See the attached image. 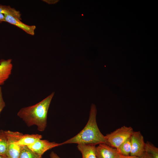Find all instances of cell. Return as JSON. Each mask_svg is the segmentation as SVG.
<instances>
[{
  "label": "cell",
  "mask_w": 158,
  "mask_h": 158,
  "mask_svg": "<svg viewBox=\"0 0 158 158\" xmlns=\"http://www.w3.org/2000/svg\"><path fill=\"white\" fill-rule=\"evenodd\" d=\"M54 92L38 103L32 105L21 108L17 116L25 122L27 126L35 125L39 131H43L47 125L48 109Z\"/></svg>",
  "instance_id": "6da1fadb"
},
{
  "label": "cell",
  "mask_w": 158,
  "mask_h": 158,
  "mask_svg": "<svg viewBox=\"0 0 158 158\" xmlns=\"http://www.w3.org/2000/svg\"><path fill=\"white\" fill-rule=\"evenodd\" d=\"M97 110L95 105L91 106L88 122L83 129L77 135L61 143V145L76 143L95 146L101 143H106L105 136L99 130L96 119Z\"/></svg>",
  "instance_id": "7a4b0ae2"
},
{
  "label": "cell",
  "mask_w": 158,
  "mask_h": 158,
  "mask_svg": "<svg viewBox=\"0 0 158 158\" xmlns=\"http://www.w3.org/2000/svg\"><path fill=\"white\" fill-rule=\"evenodd\" d=\"M133 132V128L130 126H122L105 136L106 144L117 148L130 138Z\"/></svg>",
  "instance_id": "3957f363"
},
{
  "label": "cell",
  "mask_w": 158,
  "mask_h": 158,
  "mask_svg": "<svg viewBox=\"0 0 158 158\" xmlns=\"http://www.w3.org/2000/svg\"><path fill=\"white\" fill-rule=\"evenodd\" d=\"M5 131L7 138L6 158H18L21 146L17 142L23 134L18 131L10 130Z\"/></svg>",
  "instance_id": "277c9868"
},
{
  "label": "cell",
  "mask_w": 158,
  "mask_h": 158,
  "mask_svg": "<svg viewBox=\"0 0 158 158\" xmlns=\"http://www.w3.org/2000/svg\"><path fill=\"white\" fill-rule=\"evenodd\" d=\"M131 150L130 155L140 157L145 152V142L140 131H134L130 137Z\"/></svg>",
  "instance_id": "5b68a950"
},
{
  "label": "cell",
  "mask_w": 158,
  "mask_h": 158,
  "mask_svg": "<svg viewBox=\"0 0 158 158\" xmlns=\"http://www.w3.org/2000/svg\"><path fill=\"white\" fill-rule=\"evenodd\" d=\"M61 145V143L50 142L47 140L40 139L27 147L36 154L42 156L47 150Z\"/></svg>",
  "instance_id": "8992f818"
},
{
  "label": "cell",
  "mask_w": 158,
  "mask_h": 158,
  "mask_svg": "<svg viewBox=\"0 0 158 158\" xmlns=\"http://www.w3.org/2000/svg\"><path fill=\"white\" fill-rule=\"evenodd\" d=\"M95 153L97 158H119L120 154L116 148L106 143H101L96 147Z\"/></svg>",
  "instance_id": "52a82bcc"
},
{
  "label": "cell",
  "mask_w": 158,
  "mask_h": 158,
  "mask_svg": "<svg viewBox=\"0 0 158 158\" xmlns=\"http://www.w3.org/2000/svg\"><path fill=\"white\" fill-rule=\"evenodd\" d=\"M13 67L11 59L0 60V86L3 85L9 78Z\"/></svg>",
  "instance_id": "ba28073f"
},
{
  "label": "cell",
  "mask_w": 158,
  "mask_h": 158,
  "mask_svg": "<svg viewBox=\"0 0 158 158\" xmlns=\"http://www.w3.org/2000/svg\"><path fill=\"white\" fill-rule=\"evenodd\" d=\"M5 21L17 26L26 33L31 35H34L36 27L35 25H29L22 22L20 20L10 15H4Z\"/></svg>",
  "instance_id": "9c48e42d"
},
{
  "label": "cell",
  "mask_w": 158,
  "mask_h": 158,
  "mask_svg": "<svg viewBox=\"0 0 158 158\" xmlns=\"http://www.w3.org/2000/svg\"><path fill=\"white\" fill-rule=\"evenodd\" d=\"M42 138V135L39 134H23L17 141V143L20 146H28L33 144Z\"/></svg>",
  "instance_id": "30bf717a"
},
{
  "label": "cell",
  "mask_w": 158,
  "mask_h": 158,
  "mask_svg": "<svg viewBox=\"0 0 158 158\" xmlns=\"http://www.w3.org/2000/svg\"><path fill=\"white\" fill-rule=\"evenodd\" d=\"M77 147L82 154V158H97L95 146L78 144Z\"/></svg>",
  "instance_id": "8fae6325"
},
{
  "label": "cell",
  "mask_w": 158,
  "mask_h": 158,
  "mask_svg": "<svg viewBox=\"0 0 158 158\" xmlns=\"http://www.w3.org/2000/svg\"><path fill=\"white\" fill-rule=\"evenodd\" d=\"M0 13L11 16L21 20V14L20 12L9 6L0 5Z\"/></svg>",
  "instance_id": "7c38bea8"
},
{
  "label": "cell",
  "mask_w": 158,
  "mask_h": 158,
  "mask_svg": "<svg viewBox=\"0 0 158 158\" xmlns=\"http://www.w3.org/2000/svg\"><path fill=\"white\" fill-rule=\"evenodd\" d=\"M18 158H42V156L36 154L27 146H21Z\"/></svg>",
  "instance_id": "4fadbf2b"
},
{
  "label": "cell",
  "mask_w": 158,
  "mask_h": 158,
  "mask_svg": "<svg viewBox=\"0 0 158 158\" xmlns=\"http://www.w3.org/2000/svg\"><path fill=\"white\" fill-rule=\"evenodd\" d=\"M116 149L118 152L120 154L123 156L130 155L131 150L130 138Z\"/></svg>",
  "instance_id": "5bb4252c"
},
{
  "label": "cell",
  "mask_w": 158,
  "mask_h": 158,
  "mask_svg": "<svg viewBox=\"0 0 158 158\" xmlns=\"http://www.w3.org/2000/svg\"><path fill=\"white\" fill-rule=\"evenodd\" d=\"M7 138L5 130H0V156L6 158Z\"/></svg>",
  "instance_id": "9a60e30c"
},
{
  "label": "cell",
  "mask_w": 158,
  "mask_h": 158,
  "mask_svg": "<svg viewBox=\"0 0 158 158\" xmlns=\"http://www.w3.org/2000/svg\"><path fill=\"white\" fill-rule=\"evenodd\" d=\"M145 151L150 158H158V148L151 142L145 143Z\"/></svg>",
  "instance_id": "2e32d148"
},
{
  "label": "cell",
  "mask_w": 158,
  "mask_h": 158,
  "mask_svg": "<svg viewBox=\"0 0 158 158\" xmlns=\"http://www.w3.org/2000/svg\"><path fill=\"white\" fill-rule=\"evenodd\" d=\"M5 105V103L3 97L2 87L1 86H0V116L1 113Z\"/></svg>",
  "instance_id": "e0dca14e"
},
{
  "label": "cell",
  "mask_w": 158,
  "mask_h": 158,
  "mask_svg": "<svg viewBox=\"0 0 158 158\" xmlns=\"http://www.w3.org/2000/svg\"><path fill=\"white\" fill-rule=\"evenodd\" d=\"M50 158H60L55 153L52 151L50 154Z\"/></svg>",
  "instance_id": "ac0fdd59"
},
{
  "label": "cell",
  "mask_w": 158,
  "mask_h": 158,
  "mask_svg": "<svg viewBox=\"0 0 158 158\" xmlns=\"http://www.w3.org/2000/svg\"><path fill=\"white\" fill-rule=\"evenodd\" d=\"M44 2H46L48 4H54L57 3L58 1V0H43Z\"/></svg>",
  "instance_id": "d6986e66"
},
{
  "label": "cell",
  "mask_w": 158,
  "mask_h": 158,
  "mask_svg": "<svg viewBox=\"0 0 158 158\" xmlns=\"http://www.w3.org/2000/svg\"><path fill=\"white\" fill-rule=\"evenodd\" d=\"M119 158H140V157L130 155L129 156H123L120 155Z\"/></svg>",
  "instance_id": "ffe728a7"
},
{
  "label": "cell",
  "mask_w": 158,
  "mask_h": 158,
  "mask_svg": "<svg viewBox=\"0 0 158 158\" xmlns=\"http://www.w3.org/2000/svg\"><path fill=\"white\" fill-rule=\"evenodd\" d=\"M4 21L5 17L4 15L2 13H0V23Z\"/></svg>",
  "instance_id": "44dd1931"
},
{
  "label": "cell",
  "mask_w": 158,
  "mask_h": 158,
  "mask_svg": "<svg viewBox=\"0 0 158 158\" xmlns=\"http://www.w3.org/2000/svg\"><path fill=\"white\" fill-rule=\"evenodd\" d=\"M140 158H150L145 152H144L143 154Z\"/></svg>",
  "instance_id": "7402d4cb"
},
{
  "label": "cell",
  "mask_w": 158,
  "mask_h": 158,
  "mask_svg": "<svg viewBox=\"0 0 158 158\" xmlns=\"http://www.w3.org/2000/svg\"><path fill=\"white\" fill-rule=\"evenodd\" d=\"M0 158H4L0 156Z\"/></svg>",
  "instance_id": "603a6c76"
}]
</instances>
